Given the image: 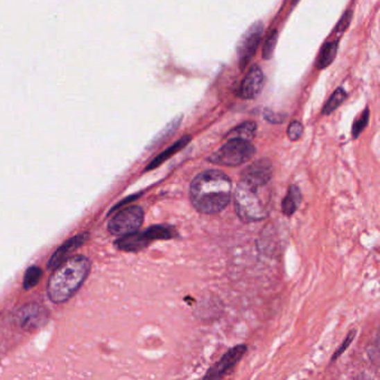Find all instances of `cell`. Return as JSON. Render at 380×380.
I'll use <instances>...</instances> for the list:
<instances>
[{"instance_id":"obj_1","label":"cell","mask_w":380,"mask_h":380,"mask_svg":"<svg viewBox=\"0 0 380 380\" xmlns=\"http://www.w3.org/2000/svg\"><path fill=\"white\" fill-rule=\"evenodd\" d=\"M232 182L218 170H207L192 181L190 200L194 209L202 214H216L225 210L231 200Z\"/></svg>"},{"instance_id":"obj_2","label":"cell","mask_w":380,"mask_h":380,"mask_svg":"<svg viewBox=\"0 0 380 380\" xmlns=\"http://www.w3.org/2000/svg\"><path fill=\"white\" fill-rule=\"evenodd\" d=\"M91 260L85 256L71 257L55 268L49 278L47 295L55 304H64L77 293L91 271Z\"/></svg>"},{"instance_id":"obj_3","label":"cell","mask_w":380,"mask_h":380,"mask_svg":"<svg viewBox=\"0 0 380 380\" xmlns=\"http://www.w3.org/2000/svg\"><path fill=\"white\" fill-rule=\"evenodd\" d=\"M267 185L256 184L241 179L236 190V214L244 222L261 221L270 210V193Z\"/></svg>"},{"instance_id":"obj_4","label":"cell","mask_w":380,"mask_h":380,"mask_svg":"<svg viewBox=\"0 0 380 380\" xmlns=\"http://www.w3.org/2000/svg\"><path fill=\"white\" fill-rule=\"evenodd\" d=\"M256 154V148L249 139L232 137L223 146L218 148L216 153L207 159L213 164L223 166H239L252 159Z\"/></svg>"},{"instance_id":"obj_5","label":"cell","mask_w":380,"mask_h":380,"mask_svg":"<svg viewBox=\"0 0 380 380\" xmlns=\"http://www.w3.org/2000/svg\"><path fill=\"white\" fill-rule=\"evenodd\" d=\"M144 221V211L139 205L124 207L108 221L107 229L116 236H126L139 230Z\"/></svg>"},{"instance_id":"obj_6","label":"cell","mask_w":380,"mask_h":380,"mask_svg":"<svg viewBox=\"0 0 380 380\" xmlns=\"http://www.w3.org/2000/svg\"><path fill=\"white\" fill-rule=\"evenodd\" d=\"M264 29V23L257 21L250 26L239 42L236 53H238L239 64H240L241 69H244V67L249 64L250 60H252L253 56L256 54L257 49L261 43Z\"/></svg>"},{"instance_id":"obj_7","label":"cell","mask_w":380,"mask_h":380,"mask_svg":"<svg viewBox=\"0 0 380 380\" xmlns=\"http://www.w3.org/2000/svg\"><path fill=\"white\" fill-rule=\"evenodd\" d=\"M49 318V312L47 308L42 304L31 302L21 306L15 313V320L23 329H40L44 325L47 324Z\"/></svg>"},{"instance_id":"obj_8","label":"cell","mask_w":380,"mask_h":380,"mask_svg":"<svg viewBox=\"0 0 380 380\" xmlns=\"http://www.w3.org/2000/svg\"><path fill=\"white\" fill-rule=\"evenodd\" d=\"M247 349L245 345H239V346L231 348L221 358V361L214 365L212 368L209 369V372L205 376V379H220V378L225 377V374L230 372L239 361H241V358L247 352Z\"/></svg>"},{"instance_id":"obj_9","label":"cell","mask_w":380,"mask_h":380,"mask_svg":"<svg viewBox=\"0 0 380 380\" xmlns=\"http://www.w3.org/2000/svg\"><path fill=\"white\" fill-rule=\"evenodd\" d=\"M264 86V74L261 67L253 65L248 71L239 88V96L244 100H254L261 94Z\"/></svg>"},{"instance_id":"obj_10","label":"cell","mask_w":380,"mask_h":380,"mask_svg":"<svg viewBox=\"0 0 380 380\" xmlns=\"http://www.w3.org/2000/svg\"><path fill=\"white\" fill-rule=\"evenodd\" d=\"M89 238V233L83 232L77 236H71L67 241L60 245L58 249L53 253L51 260L49 262V269H55L62 262L66 261L67 259L71 258V254L76 251L78 248L82 247L83 244L87 241Z\"/></svg>"},{"instance_id":"obj_11","label":"cell","mask_w":380,"mask_h":380,"mask_svg":"<svg viewBox=\"0 0 380 380\" xmlns=\"http://www.w3.org/2000/svg\"><path fill=\"white\" fill-rule=\"evenodd\" d=\"M273 164L269 159H258L242 172L241 179L256 184L268 185L273 179Z\"/></svg>"},{"instance_id":"obj_12","label":"cell","mask_w":380,"mask_h":380,"mask_svg":"<svg viewBox=\"0 0 380 380\" xmlns=\"http://www.w3.org/2000/svg\"><path fill=\"white\" fill-rule=\"evenodd\" d=\"M150 244L148 236H145L144 231L142 232L130 233L126 236H119L115 241L117 249L122 250L125 252H139L141 250L145 249Z\"/></svg>"},{"instance_id":"obj_13","label":"cell","mask_w":380,"mask_h":380,"mask_svg":"<svg viewBox=\"0 0 380 380\" xmlns=\"http://www.w3.org/2000/svg\"><path fill=\"white\" fill-rule=\"evenodd\" d=\"M191 139H192L191 135H185V137L178 139L174 144L171 145L170 148H166V150H163L162 153L156 156L155 159L148 165V168L145 169V171H152L154 169L159 168V165L163 164L166 159L172 157L174 154L180 152L182 148H184L191 142Z\"/></svg>"},{"instance_id":"obj_14","label":"cell","mask_w":380,"mask_h":380,"mask_svg":"<svg viewBox=\"0 0 380 380\" xmlns=\"http://www.w3.org/2000/svg\"><path fill=\"white\" fill-rule=\"evenodd\" d=\"M338 45H339V40H338L327 42L324 44V46L321 47L317 62H316L317 69H326L335 60L336 56H337L338 47H339Z\"/></svg>"},{"instance_id":"obj_15","label":"cell","mask_w":380,"mask_h":380,"mask_svg":"<svg viewBox=\"0 0 380 380\" xmlns=\"http://www.w3.org/2000/svg\"><path fill=\"white\" fill-rule=\"evenodd\" d=\"M301 200H302V196H301L300 189L297 185H290L287 196L284 198L281 205V210L284 216H293L300 207Z\"/></svg>"},{"instance_id":"obj_16","label":"cell","mask_w":380,"mask_h":380,"mask_svg":"<svg viewBox=\"0 0 380 380\" xmlns=\"http://www.w3.org/2000/svg\"><path fill=\"white\" fill-rule=\"evenodd\" d=\"M346 91H345L343 87L337 88V89L331 94L329 100L325 103V105L322 106V110H321V114H322V115H330L332 112H335L336 110L346 101Z\"/></svg>"},{"instance_id":"obj_17","label":"cell","mask_w":380,"mask_h":380,"mask_svg":"<svg viewBox=\"0 0 380 380\" xmlns=\"http://www.w3.org/2000/svg\"><path fill=\"white\" fill-rule=\"evenodd\" d=\"M257 124L254 122H244L233 128L230 133L227 134L231 137H240L244 139H252L256 137Z\"/></svg>"},{"instance_id":"obj_18","label":"cell","mask_w":380,"mask_h":380,"mask_svg":"<svg viewBox=\"0 0 380 380\" xmlns=\"http://www.w3.org/2000/svg\"><path fill=\"white\" fill-rule=\"evenodd\" d=\"M278 31L277 29H273L268 34L267 38L264 40V49H262V56L264 60H270L273 56L275 53V45L278 42Z\"/></svg>"},{"instance_id":"obj_19","label":"cell","mask_w":380,"mask_h":380,"mask_svg":"<svg viewBox=\"0 0 380 380\" xmlns=\"http://www.w3.org/2000/svg\"><path fill=\"white\" fill-rule=\"evenodd\" d=\"M43 271L38 267H31L27 269L24 278V289L29 290L34 288L40 282Z\"/></svg>"},{"instance_id":"obj_20","label":"cell","mask_w":380,"mask_h":380,"mask_svg":"<svg viewBox=\"0 0 380 380\" xmlns=\"http://www.w3.org/2000/svg\"><path fill=\"white\" fill-rule=\"evenodd\" d=\"M369 122V110L366 108L361 114V117L352 125V134L354 139H358L363 133V130L367 128Z\"/></svg>"},{"instance_id":"obj_21","label":"cell","mask_w":380,"mask_h":380,"mask_svg":"<svg viewBox=\"0 0 380 380\" xmlns=\"http://www.w3.org/2000/svg\"><path fill=\"white\" fill-rule=\"evenodd\" d=\"M304 133V125L299 121H293L288 128V137L291 141H298Z\"/></svg>"},{"instance_id":"obj_22","label":"cell","mask_w":380,"mask_h":380,"mask_svg":"<svg viewBox=\"0 0 380 380\" xmlns=\"http://www.w3.org/2000/svg\"><path fill=\"white\" fill-rule=\"evenodd\" d=\"M355 336L356 330L350 332L349 335L347 336L345 341L341 343L340 348H339V349H338L337 352H335V355H334V357H332V361H335L336 359H338V358L340 357V356L343 355V352H345V350L348 349V347L350 346V343H352V341L355 339Z\"/></svg>"},{"instance_id":"obj_23","label":"cell","mask_w":380,"mask_h":380,"mask_svg":"<svg viewBox=\"0 0 380 380\" xmlns=\"http://www.w3.org/2000/svg\"><path fill=\"white\" fill-rule=\"evenodd\" d=\"M352 12L349 9L346 14H343V17L339 20V23H338L337 27L335 29L336 33H343V31H346L348 28V26H349L350 21H352Z\"/></svg>"},{"instance_id":"obj_24","label":"cell","mask_w":380,"mask_h":380,"mask_svg":"<svg viewBox=\"0 0 380 380\" xmlns=\"http://www.w3.org/2000/svg\"><path fill=\"white\" fill-rule=\"evenodd\" d=\"M264 119H267L268 122L275 123V124L282 123L286 119L284 114L275 113V112L271 111V110H266L264 112Z\"/></svg>"},{"instance_id":"obj_25","label":"cell","mask_w":380,"mask_h":380,"mask_svg":"<svg viewBox=\"0 0 380 380\" xmlns=\"http://www.w3.org/2000/svg\"><path fill=\"white\" fill-rule=\"evenodd\" d=\"M139 196L141 194H137V196H130V198H128V199L123 200L121 203H119V205H115V207L112 209L111 213L115 212V211L119 210V209H121V207H124L125 205H128V203H130V201H133V200H137V198H139Z\"/></svg>"},{"instance_id":"obj_26","label":"cell","mask_w":380,"mask_h":380,"mask_svg":"<svg viewBox=\"0 0 380 380\" xmlns=\"http://www.w3.org/2000/svg\"><path fill=\"white\" fill-rule=\"evenodd\" d=\"M298 3V0H293V3Z\"/></svg>"}]
</instances>
